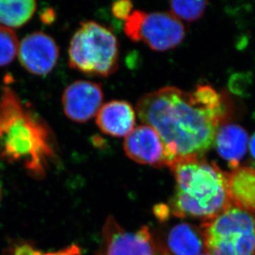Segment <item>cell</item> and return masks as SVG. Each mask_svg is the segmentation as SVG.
I'll use <instances>...</instances> for the list:
<instances>
[{
	"mask_svg": "<svg viewBox=\"0 0 255 255\" xmlns=\"http://www.w3.org/2000/svg\"><path fill=\"white\" fill-rule=\"evenodd\" d=\"M136 110L144 125L154 128L164 142L169 168L203 159L226 114L223 99L209 85L198 86L193 93L164 87L144 94Z\"/></svg>",
	"mask_w": 255,
	"mask_h": 255,
	"instance_id": "6da1fadb",
	"label": "cell"
},
{
	"mask_svg": "<svg viewBox=\"0 0 255 255\" xmlns=\"http://www.w3.org/2000/svg\"><path fill=\"white\" fill-rule=\"evenodd\" d=\"M0 159L21 164L31 178H45L58 159L50 126L8 86L0 94Z\"/></svg>",
	"mask_w": 255,
	"mask_h": 255,
	"instance_id": "7a4b0ae2",
	"label": "cell"
},
{
	"mask_svg": "<svg viewBox=\"0 0 255 255\" xmlns=\"http://www.w3.org/2000/svg\"><path fill=\"white\" fill-rule=\"evenodd\" d=\"M175 178V193L169 209L179 218L209 222L232 206L228 173L204 159L179 162L170 168Z\"/></svg>",
	"mask_w": 255,
	"mask_h": 255,
	"instance_id": "3957f363",
	"label": "cell"
},
{
	"mask_svg": "<svg viewBox=\"0 0 255 255\" xmlns=\"http://www.w3.org/2000/svg\"><path fill=\"white\" fill-rule=\"evenodd\" d=\"M68 56L74 70L90 76L109 77L118 69V39L98 22H81L70 41Z\"/></svg>",
	"mask_w": 255,
	"mask_h": 255,
	"instance_id": "277c9868",
	"label": "cell"
},
{
	"mask_svg": "<svg viewBox=\"0 0 255 255\" xmlns=\"http://www.w3.org/2000/svg\"><path fill=\"white\" fill-rule=\"evenodd\" d=\"M205 250L212 255H255V214L231 206L202 222Z\"/></svg>",
	"mask_w": 255,
	"mask_h": 255,
	"instance_id": "5b68a950",
	"label": "cell"
},
{
	"mask_svg": "<svg viewBox=\"0 0 255 255\" xmlns=\"http://www.w3.org/2000/svg\"><path fill=\"white\" fill-rule=\"evenodd\" d=\"M126 35L131 41H143L155 51H166L183 41L185 28L169 12L134 11L124 23Z\"/></svg>",
	"mask_w": 255,
	"mask_h": 255,
	"instance_id": "8992f818",
	"label": "cell"
},
{
	"mask_svg": "<svg viewBox=\"0 0 255 255\" xmlns=\"http://www.w3.org/2000/svg\"><path fill=\"white\" fill-rule=\"evenodd\" d=\"M97 255H171L160 239L143 226L135 232L121 227L113 216L103 227V246Z\"/></svg>",
	"mask_w": 255,
	"mask_h": 255,
	"instance_id": "52a82bcc",
	"label": "cell"
},
{
	"mask_svg": "<svg viewBox=\"0 0 255 255\" xmlns=\"http://www.w3.org/2000/svg\"><path fill=\"white\" fill-rule=\"evenodd\" d=\"M123 148L129 159L155 168L170 167L166 148L154 128L138 126L125 137Z\"/></svg>",
	"mask_w": 255,
	"mask_h": 255,
	"instance_id": "ba28073f",
	"label": "cell"
},
{
	"mask_svg": "<svg viewBox=\"0 0 255 255\" xmlns=\"http://www.w3.org/2000/svg\"><path fill=\"white\" fill-rule=\"evenodd\" d=\"M104 92L98 83L78 80L65 89L62 94L64 114L70 120L84 123L95 117L101 109Z\"/></svg>",
	"mask_w": 255,
	"mask_h": 255,
	"instance_id": "9c48e42d",
	"label": "cell"
},
{
	"mask_svg": "<svg viewBox=\"0 0 255 255\" xmlns=\"http://www.w3.org/2000/svg\"><path fill=\"white\" fill-rule=\"evenodd\" d=\"M18 58L25 70L32 75H48L56 67L60 50L51 36L42 31L29 34L22 39Z\"/></svg>",
	"mask_w": 255,
	"mask_h": 255,
	"instance_id": "30bf717a",
	"label": "cell"
},
{
	"mask_svg": "<svg viewBox=\"0 0 255 255\" xmlns=\"http://www.w3.org/2000/svg\"><path fill=\"white\" fill-rule=\"evenodd\" d=\"M96 116L99 129L114 137H126L135 128V111L128 102H109L102 105Z\"/></svg>",
	"mask_w": 255,
	"mask_h": 255,
	"instance_id": "8fae6325",
	"label": "cell"
},
{
	"mask_svg": "<svg viewBox=\"0 0 255 255\" xmlns=\"http://www.w3.org/2000/svg\"><path fill=\"white\" fill-rule=\"evenodd\" d=\"M249 135L245 128L236 124H224L217 130L214 144L217 153L235 169L247 153Z\"/></svg>",
	"mask_w": 255,
	"mask_h": 255,
	"instance_id": "7c38bea8",
	"label": "cell"
},
{
	"mask_svg": "<svg viewBox=\"0 0 255 255\" xmlns=\"http://www.w3.org/2000/svg\"><path fill=\"white\" fill-rule=\"evenodd\" d=\"M229 195L231 204L255 214V168L239 166L228 174Z\"/></svg>",
	"mask_w": 255,
	"mask_h": 255,
	"instance_id": "4fadbf2b",
	"label": "cell"
},
{
	"mask_svg": "<svg viewBox=\"0 0 255 255\" xmlns=\"http://www.w3.org/2000/svg\"><path fill=\"white\" fill-rule=\"evenodd\" d=\"M166 247L171 255H202L205 245L201 228L188 223L177 225L169 231Z\"/></svg>",
	"mask_w": 255,
	"mask_h": 255,
	"instance_id": "5bb4252c",
	"label": "cell"
},
{
	"mask_svg": "<svg viewBox=\"0 0 255 255\" xmlns=\"http://www.w3.org/2000/svg\"><path fill=\"white\" fill-rule=\"evenodd\" d=\"M36 6L32 0H0V23L8 28L22 27L33 17Z\"/></svg>",
	"mask_w": 255,
	"mask_h": 255,
	"instance_id": "9a60e30c",
	"label": "cell"
},
{
	"mask_svg": "<svg viewBox=\"0 0 255 255\" xmlns=\"http://www.w3.org/2000/svg\"><path fill=\"white\" fill-rule=\"evenodd\" d=\"M207 1H171V13L178 19L188 22L197 21L207 8Z\"/></svg>",
	"mask_w": 255,
	"mask_h": 255,
	"instance_id": "2e32d148",
	"label": "cell"
},
{
	"mask_svg": "<svg viewBox=\"0 0 255 255\" xmlns=\"http://www.w3.org/2000/svg\"><path fill=\"white\" fill-rule=\"evenodd\" d=\"M19 41L14 31L0 25V67L9 65L17 56Z\"/></svg>",
	"mask_w": 255,
	"mask_h": 255,
	"instance_id": "e0dca14e",
	"label": "cell"
},
{
	"mask_svg": "<svg viewBox=\"0 0 255 255\" xmlns=\"http://www.w3.org/2000/svg\"><path fill=\"white\" fill-rule=\"evenodd\" d=\"M132 7V2L128 0L115 2L112 6V12L118 19L126 21L131 14Z\"/></svg>",
	"mask_w": 255,
	"mask_h": 255,
	"instance_id": "ac0fdd59",
	"label": "cell"
},
{
	"mask_svg": "<svg viewBox=\"0 0 255 255\" xmlns=\"http://www.w3.org/2000/svg\"><path fill=\"white\" fill-rule=\"evenodd\" d=\"M11 255H43L41 252L36 251L31 246L27 244L18 245L12 250Z\"/></svg>",
	"mask_w": 255,
	"mask_h": 255,
	"instance_id": "d6986e66",
	"label": "cell"
},
{
	"mask_svg": "<svg viewBox=\"0 0 255 255\" xmlns=\"http://www.w3.org/2000/svg\"><path fill=\"white\" fill-rule=\"evenodd\" d=\"M154 212L157 218L161 222H164L165 220L168 219L171 213L169 207L166 205L163 204L158 205L154 207Z\"/></svg>",
	"mask_w": 255,
	"mask_h": 255,
	"instance_id": "ffe728a7",
	"label": "cell"
},
{
	"mask_svg": "<svg viewBox=\"0 0 255 255\" xmlns=\"http://www.w3.org/2000/svg\"><path fill=\"white\" fill-rule=\"evenodd\" d=\"M41 19L45 24H51L56 19V12L53 8H46L41 14Z\"/></svg>",
	"mask_w": 255,
	"mask_h": 255,
	"instance_id": "44dd1931",
	"label": "cell"
},
{
	"mask_svg": "<svg viewBox=\"0 0 255 255\" xmlns=\"http://www.w3.org/2000/svg\"><path fill=\"white\" fill-rule=\"evenodd\" d=\"M250 145V150H251V155L254 157L255 159V133L251 138V140L249 142Z\"/></svg>",
	"mask_w": 255,
	"mask_h": 255,
	"instance_id": "7402d4cb",
	"label": "cell"
},
{
	"mask_svg": "<svg viewBox=\"0 0 255 255\" xmlns=\"http://www.w3.org/2000/svg\"><path fill=\"white\" fill-rule=\"evenodd\" d=\"M2 183L0 182V202L2 201Z\"/></svg>",
	"mask_w": 255,
	"mask_h": 255,
	"instance_id": "603a6c76",
	"label": "cell"
},
{
	"mask_svg": "<svg viewBox=\"0 0 255 255\" xmlns=\"http://www.w3.org/2000/svg\"><path fill=\"white\" fill-rule=\"evenodd\" d=\"M211 255V254L207 253H207L202 254V255Z\"/></svg>",
	"mask_w": 255,
	"mask_h": 255,
	"instance_id": "cb8c5ba5",
	"label": "cell"
}]
</instances>
